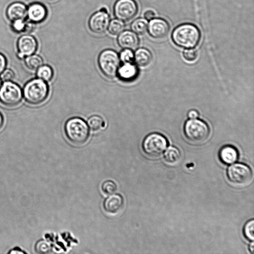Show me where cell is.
Masks as SVG:
<instances>
[{"label": "cell", "mask_w": 254, "mask_h": 254, "mask_svg": "<svg viewBox=\"0 0 254 254\" xmlns=\"http://www.w3.org/2000/svg\"><path fill=\"white\" fill-rule=\"evenodd\" d=\"M201 37L199 29L195 25L185 23L178 26L173 31L172 39L178 47L192 49L196 47Z\"/></svg>", "instance_id": "cell-1"}, {"label": "cell", "mask_w": 254, "mask_h": 254, "mask_svg": "<svg viewBox=\"0 0 254 254\" xmlns=\"http://www.w3.org/2000/svg\"><path fill=\"white\" fill-rule=\"evenodd\" d=\"M23 94L25 102L36 106L44 103L49 95L48 84L43 80L34 78L28 81L24 88Z\"/></svg>", "instance_id": "cell-2"}, {"label": "cell", "mask_w": 254, "mask_h": 254, "mask_svg": "<svg viewBox=\"0 0 254 254\" xmlns=\"http://www.w3.org/2000/svg\"><path fill=\"white\" fill-rule=\"evenodd\" d=\"M65 132L68 140L76 145H82L90 136L89 127L82 119L75 117L69 119L65 126Z\"/></svg>", "instance_id": "cell-3"}, {"label": "cell", "mask_w": 254, "mask_h": 254, "mask_svg": "<svg viewBox=\"0 0 254 254\" xmlns=\"http://www.w3.org/2000/svg\"><path fill=\"white\" fill-rule=\"evenodd\" d=\"M184 131L186 138L193 143H202L205 142L210 134L209 127L202 120L190 119L184 126Z\"/></svg>", "instance_id": "cell-4"}, {"label": "cell", "mask_w": 254, "mask_h": 254, "mask_svg": "<svg viewBox=\"0 0 254 254\" xmlns=\"http://www.w3.org/2000/svg\"><path fill=\"white\" fill-rule=\"evenodd\" d=\"M23 97L21 87L12 81L4 82L0 88V103L5 106H18L22 102Z\"/></svg>", "instance_id": "cell-5"}, {"label": "cell", "mask_w": 254, "mask_h": 254, "mask_svg": "<svg viewBox=\"0 0 254 254\" xmlns=\"http://www.w3.org/2000/svg\"><path fill=\"white\" fill-rule=\"evenodd\" d=\"M98 62L101 71L106 77L113 78L117 76L120 61L116 51L111 50L103 51L99 56Z\"/></svg>", "instance_id": "cell-6"}, {"label": "cell", "mask_w": 254, "mask_h": 254, "mask_svg": "<svg viewBox=\"0 0 254 254\" xmlns=\"http://www.w3.org/2000/svg\"><path fill=\"white\" fill-rule=\"evenodd\" d=\"M168 146L167 139L158 133L151 134L146 137L143 143L144 152L151 157L161 155Z\"/></svg>", "instance_id": "cell-7"}, {"label": "cell", "mask_w": 254, "mask_h": 254, "mask_svg": "<svg viewBox=\"0 0 254 254\" xmlns=\"http://www.w3.org/2000/svg\"><path fill=\"white\" fill-rule=\"evenodd\" d=\"M227 176L232 184L237 186L243 187L251 182L253 175L251 169L248 166L236 163L229 168Z\"/></svg>", "instance_id": "cell-8"}, {"label": "cell", "mask_w": 254, "mask_h": 254, "mask_svg": "<svg viewBox=\"0 0 254 254\" xmlns=\"http://www.w3.org/2000/svg\"><path fill=\"white\" fill-rule=\"evenodd\" d=\"M138 6L135 0H117L114 6L115 17L122 22H128L137 14Z\"/></svg>", "instance_id": "cell-9"}, {"label": "cell", "mask_w": 254, "mask_h": 254, "mask_svg": "<svg viewBox=\"0 0 254 254\" xmlns=\"http://www.w3.org/2000/svg\"><path fill=\"white\" fill-rule=\"evenodd\" d=\"M109 23L110 18L106 10L102 9L91 16L89 21V27L93 32L102 34L108 29Z\"/></svg>", "instance_id": "cell-10"}, {"label": "cell", "mask_w": 254, "mask_h": 254, "mask_svg": "<svg viewBox=\"0 0 254 254\" xmlns=\"http://www.w3.org/2000/svg\"><path fill=\"white\" fill-rule=\"evenodd\" d=\"M37 42L35 38L30 35H24L18 40L17 47L18 56L23 59L33 55L37 49Z\"/></svg>", "instance_id": "cell-11"}, {"label": "cell", "mask_w": 254, "mask_h": 254, "mask_svg": "<svg viewBox=\"0 0 254 254\" xmlns=\"http://www.w3.org/2000/svg\"><path fill=\"white\" fill-rule=\"evenodd\" d=\"M170 25L164 19H153L151 21L148 30L149 34L156 39L163 38L166 36L170 31Z\"/></svg>", "instance_id": "cell-12"}, {"label": "cell", "mask_w": 254, "mask_h": 254, "mask_svg": "<svg viewBox=\"0 0 254 254\" xmlns=\"http://www.w3.org/2000/svg\"><path fill=\"white\" fill-rule=\"evenodd\" d=\"M117 42L124 50H136L139 45V39L136 33L130 30L123 31L119 35Z\"/></svg>", "instance_id": "cell-13"}, {"label": "cell", "mask_w": 254, "mask_h": 254, "mask_svg": "<svg viewBox=\"0 0 254 254\" xmlns=\"http://www.w3.org/2000/svg\"><path fill=\"white\" fill-rule=\"evenodd\" d=\"M124 200L120 194H112L106 198L103 204L104 210L108 214L115 215L120 212L124 206Z\"/></svg>", "instance_id": "cell-14"}, {"label": "cell", "mask_w": 254, "mask_h": 254, "mask_svg": "<svg viewBox=\"0 0 254 254\" xmlns=\"http://www.w3.org/2000/svg\"><path fill=\"white\" fill-rule=\"evenodd\" d=\"M48 11L46 7L40 3H34L27 10V16L31 22L35 23L43 22L47 18Z\"/></svg>", "instance_id": "cell-15"}, {"label": "cell", "mask_w": 254, "mask_h": 254, "mask_svg": "<svg viewBox=\"0 0 254 254\" xmlns=\"http://www.w3.org/2000/svg\"><path fill=\"white\" fill-rule=\"evenodd\" d=\"M139 74L138 69L132 63H124L119 68L117 75L119 78L124 81H131L135 79Z\"/></svg>", "instance_id": "cell-16"}, {"label": "cell", "mask_w": 254, "mask_h": 254, "mask_svg": "<svg viewBox=\"0 0 254 254\" xmlns=\"http://www.w3.org/2000/svg\"><path fill=\"white\" fill-rule=\"evenodd\" d=\"M7 15L8 19L12 22L24 20L27 16L26 7L22 3H14L8 8Z\"/></svg>", "instance_id": "cell-17"}, {"label": "cell", "mask_w": 254, "mask_h": 254, "mask_svg": "<svg viewBox=\"0 0 254 254\" xmlns=\"http://www.w3.org/2000/svg\"><path fill=\"white\" fill-rule=\"evenodd\" d=\"M219 157L224 163L232 164L237 160L238 152L234 147L231 146H226L223 147L220 150Z\"/></svg>", "instance_id": "cell-18"}, {"label": "cell", "mask_w": 254, "mask_h": 254, "mask_svg": "<svg viewBox=\"0 0 254 254\" xmlns=\"http://www.w3.org/2000/svg\"><path fill=\"white\" fill-rule=\"evenodd\" d=\"M152 53L146 49L138 50L134 56L135 62L139 66L142 67L148 66L152 62Z\"/></svg>", "instance_id": "cell-19"}, {"label": "cell", "mask_w": 254, "mask_h": 254, "mask_svg": "<svg viewBox=\"0 0 254 254\" xmlns=\"http://www.w3.org/2000/svg\"><path fill=\"white\" fill-rule=\"evenodd\" d=\"M43 59L38 55H31L26 57L25 60V65L26 68L31 71L36 72L42 65Z\"/></svg>", "instance_id": "cell-20"}, {"label": "cell", "mask_w": 254, "mask_h": 254, "mask_svg": "<svg viewBox=\"0 0 254 254\" xmlns=\"http://www.w3.org/2000/svg\"><path fill=\"white\" fill-rule=\"evenodd\" d=\"M165 161L170 164H176L180 160L181 155L180 151L175 147L169 148L164 154Z\"/></svg>", "instance_id": "cell-21"}, {"label": "cell", "mask_w": 254, "mask_h": 254, "mask_svg": "<svg viewBox=\"0 0 254 254\" xmlns=\"http://www.w3.org/2000/svg\"><path fill=\"white\" fill-rule=\"evenodd\" d=\"M53 76L54 72L52 68L48 65H42L36 71L37 77L45 81H50L53 78Z\"/></svg>", "instance_id": "cell-22"}, {"label": "cell", "mask_w": 254, "mask_h": 254, "mask_svg": "<svg viewBox=\"0 0 254 254\" xmlns=\"http://www.w3.org/2000/svg\"><path fill=\"white\" fill-rule=\"evenodd\" d=\"M148 26L147 20L142 18L136 19L131 25L132 31L138 35L145 33L148 30Z\"/></svg>", "instance_id": "cell-23"}, {"label": "cell", "mask_w": 254, "mask_h": 254, "mask_svg": "<svg viewBox=\"0 0 254 254\" xmlns=\"http://www.w3.org/2000/svg\"><path fill=\"white\" fill-rule=\"evenodd\" d=\"M90 129L94 132H97L103 128L105 125L103 119L98 115L91 117L88 121Z\"/></svg>", "instance_id": "cell-24"}, {"label": "cell", "mask_w": 254, "mask_h": 254, "mask_svg": "<svg viewBox=\"0 0 254 254\" xmlns=\"http://www.w3.org/2000/svg\"><path fill=\"white\" fill-rule=\"evenodd\" d=\"M125 28L124 23L118 19L112 20L109 23L108 27L109 32L113 35L120 34L124 31Z\"/></svg>", "instance_id": "cell-25"}, {"label": "cell", "mask_w": 254, "mask_h": 254, "mask_svg": "<svg viewBox=\"0 0 254 254\" xmlns=\"http://www.w3.org/2000/svg\"><path fill=\"white\" fill-rule=\"evenodd\" d=\"M102 190L104 194L111 195L117 191V186L114 181L107 180L102 183Z\"/></svg>", "instance_id": "cell-26"}, {"label": "cell", "mask_w": 254, "mask_h": 254, "mask_svg": "<svg viewBox=\"0 0 254 254\" xmlns=\"http://www.w3.org/2000/svg\"><path fill=\"white\" fill-rule=\"evenodd\" d=\"M30 27H33L32 24L26 23L24 20H18L13 22V28L14 30L18 32H23L31 29Z\"/></svg>", "instance_id": "cell-27"}, {"label": "cell", "mask_w": 254, "mask_h": 254, "mask_svg": "<svg viewBox=\"0 0 254 254\" xmlns=\"http://www.w3.org/2000/svg\"><path fill=\"white\" fill-rule=\"evenodd\" d=\"M35 249L38 253L47 254L51 251V246L49 242L45 240H40L36 243Z\"/></svg>", "instance_id": "cell-28"}, {"label": "cell", "mask_w": 254, "mask_h": 254, "mask_svg": "<svg viewBox=\"0 0 254 254\" xmlns=\"http://www.w3.org/2000/svg\"><path fill=\"white\" fill-rule=\"evenodd\" d=\"M254 221L251 220L248 222L245 226L244 229V233L246 238L250 240L253 241L254 238Z\"/></svg>", "instance_id": "cell-29"}, {"label": "cell", "mask_w": 254, "mask_h": 254, "mask_svg": "<svg viewBox=\"0 0 254 254\" xmlns=\"http://www.w3.org/2000/svg\"><path fill=\"white\" fill-rule=\"evenodd\" d=\"M119 58L123 63H132L134 55L132 51L124 50L121 52Z\"/></svg>", "instance_id": "cell-30"}, {"label": "cell", "mask_w": 254, "mask_h": 254, "mask_svg": "<svg viewBox=\"0 0 254 254\" xmlns=\"http://www.w3.org/2000/svg\"><path fill=\"white\" fill-rule=\"evenodd\" d=\"M0 75H1L0 78H1L2 81L4 82L11 81L15 77V73L10 69L5 70Z\"/></svg>", "instance_id": "cell-31"}, {"label": "cell", "mask_w": 254, "mask_h": 254, "mask_svg": "<svg viewBox=\"0 0 254 254\" xmlns=\"http://www.w3.org/2000/svg\"><path fill=\"white\" fill-rule=\"evenodd\" d=\"M183 56L189 62L195 61L198 57V53L195 50H186L183 52Z\"/></svg>", "instance_id": "cell-32"}, {"label": "cell", "mask_w": 254, "mask_h": 254, "mask_svg": "<svg viewBox=\"0 0 254 254\" xmlns=\"http://www.w3.org/2000/svg\"><path fill=\"white\" fill-rule=\"evenodd\" d=\"M7 59L5 56L0 53V75L5 70L7 66Z\"/></svg>", "instance_id": "cell-33"}, {"label": "cell", "mask_w": 254, "mask_h": 254, "mask_svg": "<svg viewBox=\"0 0 254 254\" xmlns=\"http://www.w3.org/2000/svg\"><path fill=\"white\" fill-rule=\"evenodd\" d=\"M144 16L146 20L151 21L154 18L155 14L153 11L149 10L145 13Z\"/></svg>", "instance_id": "cell-34"}, {"label": "cell", "mask_w": 254, "mask_h": 254, "mask_svg": "<svg viewBox=\"0 0 254 254\" xmlns=\"http://www.w3.org/2000/svg\"><path fill=\"white\" fill-rule=\"evenodd\" d=\"M188 116L190 119H195L199 117V113L196 110H190L188 113Z\"/></svg>", "instance_id": "cell-35"}, {"label": "cell", "mask_w": 254, "mask_h": 254, "mask_svg": "<svg viewBox=\"0 0 254 254\" xmlns=\"http://www.w3.org/2000/svg\"><path fill=\"white\" fill-rule=\"evenodd\" d=\"M10 254H25L26 253L19 248H15L11 250L9 253Z\"/></svg>", "instance_id": "cell-36"}, {"label": "cell", "mask_w": 254, "mask_h": 254, "mask_svg": "<svg viewBox=\"0 0 254 254\" xmlns=\"http://www.w3.org/2000/svg\"><path fill=\"white\" fill-rule=\"evenodd\" d=\"M4 123V119L2 114L0 113V130H1L3 127Z\"/></svg>", "instance_id": "cell-37"}, {"label": "cell", "mask_w": 254, "mask_h": 254, "mask_svg": "<svg viewBox=\"0 0 254 254\" xmlns=\"http://www.w3.org/2000/svg\"><path fill=\"white\" fill-rule=\"evenodd\" d=\"M254 243H253V242H252V243L251 244L250 246V251L251 252V253H252V254H253V253H254Z\"/></svg>", "instance_id": "cell-38"}, {"label": "cell", "mask_w": 254, "mask_h": 254, "mask_svg": "<svg viewBox=\"0 0 254 254\" xmlns=\"http://www.w3.org/2000/svg\"><path fill=\"white\" fill-rule=\"evenodd\" d=\"M2 86V80L1 79V78H0V88H1Z\"/></svg>", "instance_id": "cell-39"}]
</instances>
